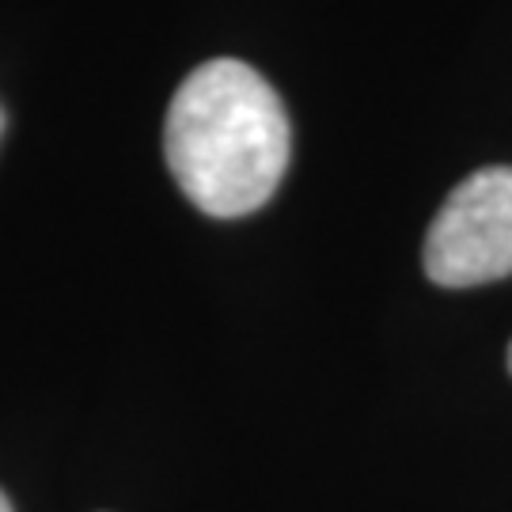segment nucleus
<instances>
[{
	"instance_id": "3",
	"label": "nucleus",
	"mask_w": 512,
	"mask_h": 512,
	"mask_svg": "<svg viewBox=\"0 0 512 512\" xmlns=\"http://www.w3.org/2000/svg\"><path fill=\"white\" fill-rule=\"evenodd\" d=\"M0 512H12V505H8V497L0 494Z\"/></svg>"
},
{
	"instance_id": "4",
	"label": "nucleus",
	"mask_w": 512,
	"mask_h": 512,
	"mask_svg": "<svg viewBox=\"0 0 512 512\" xmlns=\"http://www.w3.org/2000/svg\"><path fill=\"white\" fill-rule=\"evenodd\" d=\"M509 372H512V346H509Z\"/></svg>"
},
{
	"instance_id": "2",
	"label": "nucleus",
	"mask_w": 512,
	"mask_h": 512,
	"mask_svg": "<svg viewBox=\"0 0 512 512\" xmlns=\"http://www.w3.org/2000/svg\"><path fill=\"white\" fill-rule=\"evenodd\" d=\"M425 274L444 289L512 274V167H482L448 194L425 236Z\"/></svg>"
},
{
	"instance_id": "1",
	"label": "nucleus",
	"mask_w": 512,
	"mask_h": 512,
	"mask_svg": "<svg viewBox=\"0 0 512 512\" xmlns=\"http://www.w3.org/2000/svg\"><path fill=\"white\" fill-rule=\"evenodd\" d=\"M175 183L209 217H247L289 167V114L270 80L236 57L205 61L179 84L164 126Z\"/></svg>"
},
{
	"instance_id": "5",
	"label": "nucleus",
	"mask_w": 512,
	"mask_h": 512,
	"mask_svg": "<svg viewBox=\"0 0 512 512\" xmlns=\"http://www.w3.org/2000/svg\"><path fill=\"white\" fill-rule=\"evenodd\" d=\"M0 129H4V110H0Z\"/></svg>"
}]
</instances>
